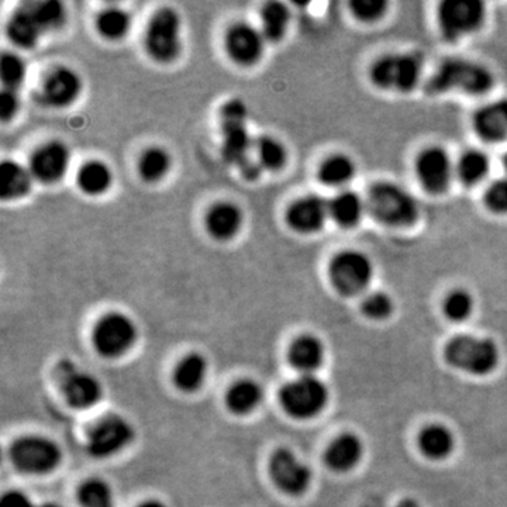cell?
Returning <instances> with one entry per match:
<instances>
[{
  "instance_id": "ac0fdd59",
  "label": "cell",
  "mask_w": 507,
  "mask_h": 507,
  "mask_svg": "<svg viewBox=\"0 0 507 507\" xmlns=\"http://www.w3.org/2000/svg\"><path fill=\"white\" fill-rule=\"evenodd\" d=\"M82 92L81 76L66 66H58L44 80L40 90L41 102L54 109L73 105Z\"/></svg>"
},
{
  "instance_id": "8992f818",
  "label": "cell",
  "mask_w": 507,
  "mask_h": 507,
  "mask_svg": "<svg viewBox=\"0 0 507 507\" xmlns=\"http://www.w3.org/2000/svg\"><path fill=\"white\" fill-rule=\"evenodd\" d=\"M144 44L155 63H174L182 51L179 14L171 7H162L155 12L145 30Z\"/></svg>"
},
{
  "instance_id": "b9f144b4",
  "label": "cell",
  "mask_w": 507,
  "mask_h": 507,
  "mask_svg": "<svg viewBox=\"0 0 507 507\" xmlns=\"http://www.w3.org/2000/svg\"><path fill=\"white\" fill-rule=\"evenodd\" d=\"M485 204L494 213H507V176L497 179L487 186L485 192Z\"/></svg>"
},
{
  "instance_id": "c3c4849f",
  "label": "cell",
  "mask_w": 507,
  "mask_h": 507,
  "mask_svg": "<svg viewBox=\"0 0 507 507\" xmlns=\"http://www.w3.org/2000/svg\"><path fill=\"white\" fill-rule=\"evenodd\" d=\"M503 164H504V168H506V172H507V152L506 155H504Z\"/></svg>"
},
{
  "instance_id": "83f0119b",
  "label": "cell",
  "mask_w": 507,
  "mask_h": 507,
  "mask_svg": "<svg viewBox=\"0 0 507 507\" xmlns=\"http://www.w3.org/2000/svg\"><path fill=\"white\" fill-rule=\"evenodd\" d=\"M208 363L201 354H189L182 358L174 371V382L182 392H194L203 385Z\"/></svg>"
},
{
  "instance_id": "e575fe53",
  "label": "cell",
  "mask_w": 507,
  "mask_h": 507,
  "mask_svg": "<svg viewBox=\"0 0 507 507\" xmlns=\"http://www.w3.org/2000/svg\"><path fill=\"white\" fill-rule=\"evenodd\" d=\"M255 159L264 171L277 172L284 168L288 161L285 145L271 135H261L254 144Z\"/></svg>"
},
{
  "instance_id": "7dc6e473",
  "label": "cell",
  "mask_w": 507,
  "mask_h": 507,
  "mask_svg": "<svg viewBox=\"0 0 507 507\" xmlns=\"http://www.w3.org/2000/svg\"><path fill=\"white\" fill-rule=\"evenodd\" d=\"M39 507H61V506H58V504H54V503H46V504H41V506Z\"/></svg>"
},
{
  "instance_id": "ba28073f",
  "label": "cell",
  "mask_w": 507,
  "mask_h": 507,
  "mask_svg": "<svg viewBox=\"0 0 507 507\" xmlns=\"http://www.w3.org/2000/svg\"><path fill=\"white\" fill-rule=\"evenodd\" d=\"M329 277L339 294L356 296L371 284L374 265L363 251H341L330 262Z\"/></svg>"
},
{
  "instance_id": "cb8c5ba5",
  "label": "cell",
  "mask_w": 507,
  "mask_h": 507,
  "mask_svg": "<svg viewBox=\"0 0 507 507\" xmlns=\"http://www.w3.org/2000/svg\"><path fill=\"white\" fill-rule=\"evenodd\" d=\"M364 445L361 438L347 433L336 438L326 451V464L333 471H351L363 460Z\"/></svg>"
},
{
  "instance_id": "30bf717a",
  "label": "cell",
  "mask_w": 507,
  "mask_h": 507,
  "mask_svg": "<svg viewBox=\"0 0 507 507\" xmlns=\"http://www.w3.org/2000/svg\"><path fill=\"white\" fill-rule=\"evenodd\" d=\"M481 0H445L438 6V27L448 41H457L481 29L485 21Z\"/></svg>"
},
{
  "instance_id": "44dd1931",
  "label": "cell",
  "mask_w": 507,
  "mask_h": 507,
  "mask_svg": "<svg viewBox=\"0 0 507 507\" xmlns=\"http://www.w3.org/2000/svg\"><path fill=\"white\" fill-rule=\"evenodd\" d=\"M474 129L487 142L507 140V99L482 106L474 116Z\"/></svg>"
},
{
  "instance_id": "603a6c76",
  "label": "cell",
  "mask_w": 507,
  "mask_h": 507,
  "mask_svg": "<svg viewBox=\"0 0 507 507\" xmlns=\"http://www.w3.org/2000/svg\"><path fill=\"white\" fill-rule=\"evenodd\" d=\"M326 349L317 337L300 336L289 348V363L302 375H314L323 365Z\"/></svg>"
},
{
  "instance_id": "277c9868",
  "label": "cell",
  "mask_w": 507,
  "mask_h": 507,
  "mask_svg": "<svg viewBox=\"0 0 507 507\" xmlns=\"http://www.w3.org/2000/svg\"><path fill=\"white\" fill-rule=\"evenodd\" d=\"M444 356L450 365L471 375H487L499 364L496 344L474 336L455 337L445 347Z\"/></svg>"
},
{
  "instance_id": "e0dca14e",
  "label": "cell",
  "mask_w": 507,
  "mask_h": 507,
  "mask_svg": "<svg viewBox=\"0 0 507 507\" xmlns=\"http://www.w3.org/2000/svg\"><path fill=\"white\" fill-rule=\"evenodd\" d=\"M71 154L65 144L60 142H47L36 150L30 159L31 174L41 184H58L70 168Z\"/></svg>"
},
{
  "instance_id": "52a82bcc",
  "label": "cell",
  "mask_w": 507,
  "mask_h": 507,
  "mask_svg": "<svg viewBox=\"0 0 507 507\" xmlns=\"http://www.w3.org/2000/svg\"><path fill=\"white\" fill-rule=\"evenodd\" d=\"M280 405L288 415L300 420L316 417L329 403V389L314 375H302L280 391Z\"/></svg>"
},
{
  "instance_id": "d6986e66",
  "label": "cell",
  "mask_w": 507,
  "mask_h": 507,
  "mask_svg": "<svg viewBox=\"0 0 507 507\" xmlns=\"http://www.w3.org/2000/svg\"><path fill=\"white\" fill-rule=\"evenodd\" d=\"M6 33L9 40L23 50L34 48L41 37L48 34L46 24L37 11L36 2H27L14 11L7 23Z\"/></svg>"
},
{
  "instance_id": "d590c367",
  "label": "cell",
  "mask_w": 507,
  "mask_h": 507,
  "mask_svg": "<svg viewBox=\"0 0 507 507\" xmlns=\"http://www.w3.org/2000/svg\"><path fill=\"white\" fill-rule=\"evenodd\" d=\"M169 169H171V155L159 147L147 150L140 159V175L145 182H150V184L162 181Z\"/></svg>"
},
{
  "instance_id": "ee69618b",
  "label": "cell",
  "mask_w": 507,
  "mask_h": 507,
  "mask_svg": "<svg viewBox=\"0 0 507 507\" xmlns=\"http://www.w3.org/2000/svg\"><path fill=\"white\" fill-rule=\"evenodd\" d=\"M0 507H37L30 497L23 492L11 491L0 499Z\"/></svg>"
},
{
  "instance_id": "f6af8a7d",
  "label": "cell",
  "mask_w": 507,
  "mask_h": 507,
  "mask_svg": "<svg viewBox=\"0 0 507 507\" xmlns=\"http://www.w3.org/2000/svg\"><path fill=\"white\" fill-rule=\"evenodd\" d=\"M396 507H422L417 502L413 501V499H405V501L400 502Z\"/></svg>"
},
{
  "instance_id": "484cf974",
  "label": "cell",
  "mask_w": 507,
  "mask_h": 507,
  "mask_svg": "<svg viewBox=\"0 0 507 507\" xmlns=\"http://www.w3.org/2000/svg\"><path fill=\"white\" fill-rule=\"evenodd\" d=\"M330 218L341 228H354L363 219L366 203L358 193L343 191L329 201Z\"/></svg>"
},
{
  "instance_id": "4316f807",
  "label": "cell",
  "mask_w": 507,
  "mask_h": 507,
  "mask_svg": "<svg viewBox=\"0 0 507 507\" xmlns=\"http://www.w3.org/2000/svg\"><path fill=\"white\" fill-rule=\"evenodd\" d=\"M418 445L423 454L430 460H445L454 451L455 438L451 430L443 425H432L425 427L420 437Z\"/></svg>"
},
{
  "instance_id": "5b68a950",
  "label": "cell",
  "mask_w": 507,
  "mask_h": 507,
  "mask_svg": "<svg viewBox=\"0 0 507 507\" xmlns=\"http://www.w3.org/2000/svg\"><path fill=\"white\" fill-rule=\"evenodd\" d=\"M423 58L416 53L388 54L371 66V81L378 88L410 92L422 80Z\"/></svg>"
},
{
  "instance_id": "f546056e",
  "label": "cell",
  "mask_w": 507,
  "mask_h": 507,
  "mask_svg": "<svg viewBox=\"0 0 507 507\" xmlns=\"http://www.w3.org/2000/svg\"><path fill=\"white\" fill-rule=\"evenodd\" d=\"M290 11L287 4L270 2L261 11V33L268 43H279L287 36Z\"/></svg>"
},
{
  "instance_id": "d6a6232c",
  "label": "cell",
  "mask_w": 507,
  "mask_h": 507,
  "mask_svg": "<svg viewBox=\"0 0 507 507\" xmlns=\"http://www.w3.org/2000/svg\"><path fill=\"white\" fill-rule=\"evenodd\" d=\"M356 162L344 154L331 155L322 164L319 169L320 181L327 186H344L356 176Z\"/></svg>"
},
{
  "instance_id": "3957f363",
  "label": "cell",
  "mask_w": 507,
  "mask_h": 507,
  "mask_svg": "<svg viewBox=\"0 0 507 507\" xmlns=\"http://www.w3.org/2000/svg\"><path fill=\"white\" fill-rule=\"evenodd\" d=\"M248 110L243 100H228L221 107L220 123L221 134H223L224 161L230 165L240 167L244 162L253 159L254 144L255 140L251 139L247 129Z\"/></svg>"
},
{
  "instance_id": "60d3db41",
  "label": "cell",
  "mask_w": 507,
  "mask_h": 507,
  "mask_svg": "<svg viewBox=\"0 0 507 507\" xmlns=\"http://www.w3.org/2000/svg\"><path fill=\"white\" fill-rule=\"evenodd\" d=\"M349 7L358 21H376L386 13L388 2L386 0H353Z\"/></svg>"
},
{
  "instance_id": "ffe728a7",
  "label": "cell",
  "mask_w": 507,
  "mask_h": 507,
  "mask_svg": "<svg viewBox=\"0 0 507 507\" xmlns=\"http://www.w3.org/2000/svg\"><path fill=\"white\" fill-rule=\"evenodd\" d=\"M330 218L329 201L309 194L290 204L287 211V221L292 230L299 234L319 233Z\"/></svg>"
},
{
  "instance_id": "74e56055",
  "label": "cell",
  "mask_w": 507,
  "mask_h": 507,
  "mask_svg": "<svg viewBox=\"0 0 507 507\" xmlns=\"http://www.w3.org/2000/svg\"><path fill=\"white\" fill-rule=\"evenodd\" d=\"M27 66L16 54L4 53L0 61V78L4 90H19L26 81Z\"/></svg>"
},
{
  "instance_id": "2e32d148",
  "label": "cell",
  "mask_w": 507,
  "mask_h": 507,
  "mask_svg": "<svg viewBox=\"0 0 507 507\" xmlns=\"http://www.w3.org/2000/svg\"><path fill=\"white\" fill-rule=\"evenodd\" d=\"M265 43L260 29L244 21L233 24L224 41L230 60L241 66L255 65L262 58Z\"/></svg>"
},
{
  "instance_id": "d4e9b609",
  "label": "cell",
  "mask_w": 507,
  "mask_h": 507,
  "mask_svg": "<svg viewBox=\"0 0 507 507\" xmlns=\"http://www.w3.org/2000/svg\"><path fill=\"white\" fill-rule=\"evenodd\" d=\"M34 176L30 168L19 162L4 161L0 165V198L2 201H17L31 191Z\"/></svg>"
},
{
  "instance_id": "9c48e42d",
  "label": "cell",
  "mask_w": 507,
  "mask_h": 507,
  "mask_svg": "<svg viewBox=\"0 0 507 507\" xmlns=\"http://www.w3.org/2000/svg\"><path fill=\"white\" fill-rule=\"evenodd\" d=\"M61 458L60 447L50 438L39 435L19 438L11 447L12 462L24 474H48L60 465Z\"/></svg>"
},
{
  "instance_id": "5bb4252c",
  "label": "cell",
  "mask_w": 507,
  "mask_h": 507,
  "mask_svg": "<svg viewBox=\"0 0 507 507\" xmlns=\"http://www.w3.org/2000/svg\"><path fill=\"white\" fill-rule=\"evenodd\" d=\"M270 474L280 491L290 496L304 494L312 484L309 467L287 448H280L271 458Z\"/></svg>"
},
{
  "instance_id": "4dcf8cb0",
  "label": "cell",
  "mask_w": 507,
  "mask_h": 507,
  "mask_svg": "<svg viewBox=\"0 0 507 507\" xmlns=\"http://www.w3.org/2000/svg\"><path fill=\"white\" fill-rule=\"evenodd\" d=\"M491 171V159L481 150H468L455 164V174L462 184L475 186L481 184Z\"/></svg>"
},
{
  "instance_id": "f1b7e54d",
  "label": "cell",
  "mask_w": 507,
  "mask_h": 507,
  "mask_svg": "<svg viewBox=\"0 0 507 507\" xmlns=\"http://www.w3.org/2000/svg\"><path fill=\"white\" fill-rule=\"evenodd\" d=\"M76 184L88 196H100L112 188L113 174L105 162H86L78 172Z\"/></svg>"
},
{
  "instance_id": "7c38bea8",
  "label": "cell",
  "mask_w": 507,
  "mask_h": 507,
  "mask_svg": "<svg viewBox=\"0 0 507 507\" xmlns=\"http://www.w3.org/2000/svg\"><path fill=\"white\" fill-rule=\"evenodd\" d=\"M134 440V428L122 416H107L93 425L86 440V451L93 458L119 454Z\"/></svg>"
},
{
  "instance_id": "8d00e7d4",
  "label": "cell",
  "mask_w": 507,
  "mask_h": 507,
  "mask_svg": "<svg viewBox=\"0 0 507 507\" xmlns=\"http://www.w3.org/2000/svg\"><path fill=\"white\" fill-rule=\"evenodd\" d=\"M78 502L82 507H115L112 487L96 477L81 485Z\"/></svg>"
},
{
  "instance_id": "ab89813d",
  "label": "cell",
  "mask_w": 507,
  "mask_h": 507,
  "mask_svg": "<svg viewBox=\"0 0 507 507\" xmlns=\"http://www.w3.org/2000/svg\"><path fill=\"white\" fill-rule=\"evenodd\" d=\"M361 309L368 319L385 320L392 314L393 302L389 295L383 294V292H375V294L368 295L364 299Z\"/></svg>"
},
{
  "instance_id": "7402d4cb",
  "label": "cell",
  "mask_w": 507,
  "mask_h": 507,
  "mask_svg": "<svg viewBox=\"0 0 507 507\" xmlns=\"http://www.w3.org/2000/svg\"><path fill=\"white\" fill-rule=\"evenodd\" d=\"M243 220V211L237 204L220 202L208 211L206 230L214 240L228 241L240 233Z\"/></svg>"
},
{
  "instance_id": "9a60e30c",
  "label": "cell",
  "mask_w": 507,
  "mask_h": 507,
  "mask_svg": "<svg viewBox=\"0 0 507 507\" xmlns=\"http://www.w3.org/2000/svg\"><path fill=\"white\" fill-rule=\"evenodd\" d=\"M455 165L442 147H430L418 155L416 175L423 188L430 193H444L452 182Z\"/></svg>"
},
{
  "instance_id": "f35d334b",
  "label": "cell",
  "mask_w": 507,
  "mask_h": 507,
  "mask_svg": "<svg viewBox=\"0 0 507 507\" xmlns=\"http://www.w3.org/2000/svg\"><path fill=\"white\" fill-rule=\"evenodd\" d=\"M474 310V297L465 289H454L444 300V314L452 322H464Z\"/></svg>"
},
{
  "instance_id": "4fadbf2b",
  "label": "cell",
  "mask_w": 507,
  "mask_h": 507,
  "mask_svg": "<svg viewBox=\"0 0 507 507\" xmlns=\"http://www.w3.org/2000/svg\"><path fill=\"white\" fill-rule=\"evenodd\" d=\"M58 379L66 402L75 408H93L103 396L102 385L95 376L76 368L71 361L58 366Z\"/></svg>"
},
{
  "instance_id": "836d02e7",
  "label": "cell",
  "mask_w": 507,
  "mask_h": 507,
  "mask_svg": "<svg viewBox=\"0 0 507 507\" xmlns=\"http://www.w3.org/2000/svg\"><path fill=\"white\" fill-rule=\"evenodd\" d=\"M96 29L106 40H123L132 29V17L119 7H110L100 12L96 19Z\"/></svg>"
},
{
  "instance_id": "7a4b0ae2",
  "label": "cell",
  "mask_w": 507,
  "mask_h": 507,
  "mask_svg": "<svg viewBox=\"0 0 507 507\" xmlns=\"http://www.w3.org/2000/svg\"><path fill=\"white\" fill-rule=\"evenodd\" d=\"M366 211L379 223L391 228H408L417 221L420 208L410 192L393 182H376L369 188Z\"/></svg>"
},
{
  "instance_id": "7bdbcfd3",
  "label": "cell",
  "mask_w": 507,
  "mask_h": 507,
  "mask_svg": "<svg viewBox=\"0 0 507 507\" xmlns=\"http://www.w3.org/2000/svg\"><path fill=\"white\" fill-rule=\"evenodd\" d=\"M21 109V98L19 92L13 90H2L0 93V119L6 123L13 119Z\"/></svg>"
},
{
  "instance_id": "8fae6325",
  "label": "cell",
  "mask_w": 507,
  "mask_h": 507,
  "mask_svg": "<svg viewBox=\"0 0 507 507\" xmlns=\"http://www.w3.org/2000/svg\"><path fill=\"white\" fill-rule=\"evenodd\" d=\"M92 339L93 346L100 356L105 358H119L137 341V326L125 314H106L96 324Z\"/></svg>"
},
{
  "instance_id": "bcb514c9",
  "label": "cell",
  "mask_w": 507,
  "mask_h": 507,
  "mask_svg": "<svg viewBox=\"0 0 507 507\" xmlns=\"http://www.w3.org/2000/svg\"><path fill=\"white\" fill-rule=\"evenodd\" d=\"M139 507H167L162 502L159 501H147L140 504Z\"/></svg>"
},
{
  "instance_id": "1f68e13d",
  "label": "cell",
  "mask_w": 507,
  "mask_h": 507,
  "mask_svg": "<svg viewBox=\"0 0 507 507\" xmlns=\"http://www.w3.org/2000/svg\"><path fill=\"white\" fill-rule=\"evenodd\" d=\"M262 400V389L257 382L250 379H243L228 389L226 403L231 412L236 415H248L260 405Z\"/></svg>"
},
{
  "instance_id": "6da1fadb",
  "label": "cell",
  "mask_w": 507,
  "mask_h": 507,
  "mask_svg": "<svg viewBox=\"0 0 507 507\" xmlns=\"http://www.w3.org/2000/svg\"><path fill=\"white\" fill-rule=\"evenodd\" d=\"M494 82L491 71L482 64L467 58H448L430 76L425 90L432 95L458 90L477 96L489 92Z\"/></svg>"
}]
</instances>
